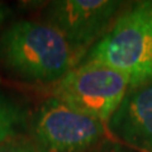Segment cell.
I'll list each match as a JSON object with an SVG mask.
<instances>
[{"instance_id":"1","label":"cell","mask_w":152,"mask_h":152,"mask_svg":"<svg viewBox=\"0 0 152 152\" xmlns=\"http://www.w3.org/2000/svg\"><path fill=\"white\" fill-rule=\"evenodd\" d=\"M84 56L46 22L18 20L0 33V65L28 83H58Z\"/></svg>"},{"instance_id":"2","label":"cell","mask_w":152,"mask_h":152,"mask_svg":"<svg viewBox=\"0 0 152 152\" xmlns=\"http://www.w3.org/2000/svg\"><path fill=\"white\" fill-rule=\"evenodd\" d=\"M80 64H99L121 72L129 88L152 81V17L146 1L119 14Z\"/></svg>"},{"instance_id":"3","label":"cell","mask_w":152,"mask_h":152,"mask_svg":"<svg viewBox=\"0 0 152 152\" xmlns=\"http://www.w3.org/2000/svg\"><path fill=\"white\" fill-rule=\"evenodd\" d=\"M107 124L55 96L43 102L31 123L41 152H88L108 140Z\"/></svg>"},{"instance_id":"4","label":"cell","mask_w":152,"mask_h":152,"mask_svg":"<svg viewBox=\"0 0 152 152\" xmlns=\"http://www.w3.org/2000/svg\"><path fill=\"white\" fill-rule=\"evenodd\" d=\"M128 89V80L118 71L99 64H79L55 84L52 96L107 124Z\"/></svg>"},{"instance_id":"5","label":"cell","mask_w":152,"mask_h":152,"mask_svg":"<svg viewBox=\"0 0 152 152\" xmlns=\"http://www.w3.org/2000/svg\"><path fill=\"white\" fill-rule=\"evenodd\" d=\"M122 8L119 0H56L46 7L43 19L74 48L85 52L109 32Z\"/></svg>"},{"instance_id":"6","label":"cell","mask_w":152,"mask_h":152,"mask_svg":"<svg viewBox=\"0 0 152 152\" xmlns=\"http://www.w3.org/2000/svg\"><path fill=\"white\" fill-rule=\"evenodd\" d=\"M114 140L138 152H152V81L129 88L107 122Z\"/></svg>"},{"instance_id":"7","label":"cell","mask_w":152,"mask_h":152,"mask_svg":"<svg viewBox=\"0 0 152 152\" xmlns=\"http://www.w3.org/2000/svg\"><path fill=\"white\" fill-rule=\"evenodd\" d=\"M27 113L17 102L0 91V143L22 134Z\"/></svg>"},{"instance_id":"8","label":"cell","mask_w":152,"mask_h":152,"mask_svg":"<svg viewBox=\"0 0 152 152\" xmlns=\"http://www.w3.org/2000/svg\"><path fill=\"white\" fill-rule=\"evenodd\" d=\"M0 152H41L31 137L19 134L0 143Z\"/></svg>"},{"instance_id":"9","label":"cell","mask_w":152,"mask_h":152,"mask_svg":"<svg viewBox=\"0 0 152 152\" xmlns=\"http://www.w3.org/2000/svg\"><path fill=\"white\" fill-rule=\"evenodd\" d=\"M88 152H138L136 150L131 148V147H128L126 145L121 143V142H118L115 140H105L100 143L99 146H96L95 148L90 150Z\"/></svg>"},{"instance_id":"10","label":"cell","mask_w":152,"mask_h":152,"mask_svg":"<svg viewBox=\"0 0 152 152\" xmlns=\"http://www.w3.org/2000/svg\"><path fill=\"white\" fill-rule=\"evenodd\" d=\"M8 14H9V9L5 5L0 4V26L5 22V19L8 18Z\"/></svg>"},{"instance_id":"11","label":"cell","mask_w":152,"mask_h":152,"mask_svg":"<svg viewBox=\"0 0 152 152\" xmlns=\"http://www.w3.org/2000/svg\"><path fill=\"white\" fill-rule=\"evenodd\" d=\"M147 3V8H148V12L151 14V17H152V1H146Z\"/></svg>"}]
</instances>
